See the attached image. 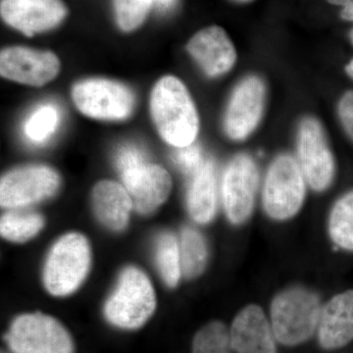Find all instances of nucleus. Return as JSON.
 Listing matches in <instances>:
<instances>
[{"label":"nucleus","instance_id":"f257e3e1","mask_svg":"<svg viewBox=\"0 0 353 353\" xmlns=\"http://www.w3.org/2000/svg\"><path fill=\"white\" fill-rule=\"evenodd\" d=\"M152 113L160 136L171 145L185 148L196 141L199 114L187 88L176 77H164L155 85Z\"/></svg>","mask_w":353,"mask_h":353},{"label":"nucleus","instance_id":"f03ea898","mask_svg":"<svg viewBox=\"0 0 353 353\" xmlns=\"http://www.w3.org/2000/svg\"><path fill=\"white\" fill-rule=\"evenodd\" d=\"M322 304L315 292L294 287L274 297L270 307L271 326L276 340L285 347H297L317 332Z\"/></svg>","mask_w":353,"mask_h":353},{"label":"nucleus","instance_id":"7ed1b4c3","mask_svg":"<svg viewBox=\"0 0 353 353\" xmlns=\"http://www.w3.org/2000/svg\"><path fill=\"white\" fill-rule=\"evenodd\" d=\"M157 306L150 281L139 269L129 267L121 275L119 285L105 304L106 319L122 329H138L152 315Z\"/></svg>","mask_w":353,"mask_h":353},{"label":"nucleus","instance_id":"20e7f679","mask_svg":"<svg viewBox=\"0 0 353 353\" xmlns=\"http://www.w3.org/2000/svg\"><path fill=\"white\" fill-rule=\"evenodd\" d=\"M90 264L87 239L80 234H66L51 248L44 268V285L53 296L71 294L82 284Z\"/></svg>","mask_w":353,"mask_h":353},{"label":"nucleus","instance_id":"39448f33","mask_svg":"<svg viewBox=\"0 0 353 353\" xmlns=\"http://www.w3.org/2000/svg\"><path fill=\"white\" fill-rule=\"evenodd\" d=\"M305 178L299 161L289 154L274 160L267 172L263 188L265 212L274 220L294 217L303 206Z\"/></svg>","mask_w":353,"mask_h":353},{"label":"nucleus","instance_id":"423d86ee","mask_svg":"<svg viewBox=\"0 0 353 353\" xmlns=\"http://www.w3.org/2000/svg\"><path fill=\"white\" fill-rule=\"evenodd\" d=\"M6 341L13 353H74V343L61 323L41 313L14 320Z\"/></svg>","mask_w":353,"mask_h":353},{"label":"nucleus","instance_id":"0eeeda50","mask_svg":"<svg viewBox=\"0 0 353 353\" xmlns=\"http://www.w3.org/2000/svg\"><path fill=\"white\" fill-rule=\"evenodd\" d=\"M72 94L81 112L95 119H125L134 106V95L129 88L104 79L77 83Z\"/></svg>","mask_w":353,"mask_h":353},{"label":"nucleus","instance_id":"6e6552de","mask_svg":"<svg viewBox=\"0 0 353 353\" xmlns=\"http://www.w3.org/2000/svg\"><path fill=\"white\" fill-rule=\"evenodd\" d=\"M299 164L308 185L315 192L328 189L334 176V160L319 121L308 117L299 126Z\"/></svg>","mask_w":353,"mask_h":353},{"label":"nucleus","instance_id":"1a4fd4ad","mask_svg":"<svg viewBox=\"0 0 353 353\" xmlns=\"http://www.w3.org/2000/svg\"><path fill=\"white\" fill-rule=\"evenodd\" d=\"M259 174L256 164L248 154H239L224 172L222 199L228 219L243 224L252 215Z\"/></svg>","mask_w":353,"mask_h":353},{"label":"nucleus","instance_id":"9d476101","mask_svg":"<svg viewBox=\"0 0 353 353\" xmlns=\"http://www.w3.org/2000/svg\"><path fill=\"white\" fill-rule=\"evenodd\" d=\"M60 178L48 166H27L9 172L0 183L2 208H27L57 192Z\"/></svg>","mask_w":353,"mask_h":353},{"label":"nucleus","instance_id":"9b49d317","mask_svg":"<svg viewBox=\"0 0 353 353\" xmlns=\"http://www.w3.org/2000/svg\"><path fill=\"white\" fill-rule=\"evenodd\" d=\"M265 85L259 77H248L234 88L226 117L225 131L229 138L243 141L256 127L263 114Z\"/></svg>","mask_w":353,"mask_h":353},{"label":"nucleus","instance_id":"f8f14e48","mask_svg":"<svg viewBox=\"0 0 353 353\" xmlns=\"http://www.w3.org/2000/svg\"><path fill=\"white\" fill-rule=\"evenodd\" d=\"M59 60L50 51L31 48H6L0 54V73L4 78L25 85H46L57 76Z\"/></svg>","mask_w":353,"mask_h":353},{"label":"nucleus","instance_id":"ddd939ff","mask_svg":"<svg viewBox=\"0 0 353 353\" xmlns=\"http://www.w3.org/2000/svg\"><path fill=\"white\" fill-rule=\"evenodd\" d=\"M0 10L7 24L26 36L55 27L67 12L61 0H1Z\"/></svg>","mask_w":353,"mask_h":353},{"label":"nucleus","instance_id":"4468645a","mask_svg":"<svg viewBox=\"0 0 353 353\" xmlns=\"http://www.w3.org/2000/svg\"><path fill=\"white\" fill-rule=\"evenodd\" d=\"M230 340L236 353H278L271 322L256 304L246 305L236 315Z\"/></svg>","mask_w":353,"mask_h":353},{"label":"nucleus","instance_id":"2eb2a0df","mask_svg":"<svg viewBox=\"0 0 353 353\" xmlns=\"http://www.w3.org/2000/svg\"><path fill=\"white\" fill-rule=\"evenodd\" d=\"M121 176L134 208L141 214L157 210L170 194L171 176L158 165L145 163Z\"/></svg>","mask_w":353,"mask_h":353},{"label":"nucleus","instance_id":"dca6fc26","mask_svg":"<svg viewBox=\"0 0 353 353\" xmlns=\"http://www.w3.org/2000/svg\"><path fill=\"white\" fill-rule=\"evenodd\" d=\"M190 54L209 77H217L233 68L236 51L227 32L218 26L196 32L187 46Z\"/></svg>","mask_w":353,"mask_h":353},{"label":"nucleus","instance_id":"f3484780","mask_svg":"<svg viewBox=\"0 0 353 353\" xmlns=\"http://www.w3.org/2000/svg\"><path fill=\"white\" fill-rule=\"evenodd\" d=\"M318 343L323 350H338L353 341V290L336 294L323 306Z\"/></svg>","mask_w":353,"mask_h":353},{"label":"nucleus","instance_id":"a211bd4d","mask_svg":"<svg viewBox=\"0 0 353 353\" xmlns=\"http://www.w3.org/2000/svg\"><path fill=\"white\" fill-rule=\"evenodd\" d=\"M92 204L99 221L114 231L127 226L134 204L126 188L111 181H102L92 192Z\"/></svg>","mask_w":353,"mask_h":353},{"label":"nucleus","instance_id":"6ab92c4d","mask_svg":"<svg viewBox=\"0 0 353 353\" xmlns=\"http://www.w3.org/2000/svg\"><path fill=\"white\" fill-rule=\"evenodd\" d=\"M192 176L188 192V209L192 219L199 224H206L214 218L216 211L214 164L208 160Z\"/></svg>","mask_w":353,"mask_h":353},{"label":"nucleus","instance_id":"aec40b11","mask_svg":"<svg viewBox=\"0 0 353 353\" xmlns=\"http://www.w3.org/2000/svg\"><path fill=\"white\" fill-rule=\"evenodd\" d=\"M181 268L185 277L192 279L201 275L208 263V245L203 236L196 230L183 228L180 243Z\"/></svg>","mask_w":353,"mask_h":353},{"label":"nucleus","instance_id":"412c9836","mask_svg":"<svg viewBox=\"0 0 353 353\" xmlns=\"http://www.w3.org/2000/svg\"><path fill=\"white\" fill-rule=\"evenodd\" d=\"M329 233L334 245L353 252V190L334 204L329 218Z\"/></svg>","mask_w":353,"mask_h":353},{"label":"nucleus","instance_id":"4be33fe9","mask_svg":"<svg viewBox=\"0 0 353 353\" xmlns=\"http://www.w3.org/2000/svg\"><path fill=\"white\" fill-rule=\"evenodd\" d=\"M157 263L160 275L169 287L178 285L181 277L180 245L170 232L160 234L157 243Z\"/></svg>","mask_w":353,"mask_h":353},{"label":"nucleus","instance_id":"5701e85b","mask_svg":"<svg viewBox=\"0 0 353 353\" xmlns=\"http://www.w3.org/2000/svg\"><path fill=\"white\" fill-rule=\"evenodd\" d=\"M43 224V218L37 213H6L0 221V232L6 240L23 243L36 236Z\"/></svg>","mask_w":353,"mask_h":353},{"label":"nucleus","instance_id":"b1692460","mask_svg":"<svg viewBox=\"0 0 353 353\" xmlns=\"http://www.w3.org/2000/svg\"><path fill=\"white\" fill-rule=\"evenodd\" d=\"M230 330L221 321H211L197 331L192 353H232Z\"/></svg>","mask_w":353,"mask_h":353},{"label":"nucleus","instance_id":"393cba45","mask_svg":"<svg viewBox=\"0 0 353 353\" xmlns=\"http://www.w3.org/2000/svg\"><path fill=\"white\" fill-rule=\"evenodd\" d=\"M59 119V111L55 106L51 104L41 106L26 122V137L32 143H43L55 131Z\"/></svg>","mask_w":353,"mask_h":353},{"label":"nucleus","instance_id":"a878e982","mask_svg":"<svg viewBox=\"0 0 353 353\" xmlns=\"http://www.w3.org/2000/svg\"><path fill=\"white\" fill-rule=\"evenodd\" d=\"M154 0H114L116 17L121 29L130 32L137 29L148 15Z\"/></svg>","mask_w":353,"mask_h":353},{"label":"nucleus","instance_id":"bb28decb","mask_svg":"<svg viewBox=\"0 0 353 353\" xmlns=\"http://www.w3.org/2000/svg\"><path fill=\"white\" fill-rule=\"evenodd\" d=\"M115 162L121 174L148 163L145 150L132 143L121 146L116 153Z\"/></svg>","mask_w":353,"mask_h":353},{"label":"nucleus","instance_id":"cd10ccee","mask_svg":"<svg viewBox=\"0 0 353 353\" xmlns=\"http://www.w3.org/2000/svg\"><path fill=\"white\" fill-rule=\"evenodd\" d=\"M174 160L185 173L194 175L204 164L201 148L196 145H190L179 148L174 153Z\"/></svg>","mask_w":353,"mask_h":353},{"label":"nucleus","instance_id":"c85d7f7f","mask_svg":"<svg viewBox=\"0 0 353 353\" xmlns=\"http://www.w3.org/2000/svg\"><path fill=\"white\" fill-rule=\"evenodd\" d=\"M339 116L343 129L353 141V92H345L339 102Z\"/></svg>","mask_w":353,"mask_h":353},{"label":"nucleus","instance_id":"c756f323","mask_svg":"<svg viewBox=\"0 0 353 353\" xmlns=\"http://www.w3.org/2000/svg\"><path fill=\"white\" fill-rule=\"evenodd\" d=\"M329 3L343 7L341 18L345 21L353 22V0H327Z\"/></svg>","mask_w":353,"mask_h":353},{"label":"nucleus","instance_id":"7c9ffc66","mask_svg":"<svg viewBox=\"0 0 353 353\" xmlns=\"http://www.w3.org/2000/svg\"><path fill=\"white\" fill-rule=\"evenodd\" d=\"M176 0H154L155 4L160 10H167L175 4Z\"/></svg>","mask_w":353,"mask_h":353},{"label":"nucleus","instance_id":"2f4dec72","mask_svg":"<svg viewBox=\"0 0 353 353\" xmlns=\"http://www.w3.org/2000/svg\"><path fill=\"white\" fill-rule=\"evenodd\" d=\"M345 72L353 80V59L350 60V63L345 66Z\"/></svg>","mask_w":353,"mask_h":353},{"label":"nucleus","instance_id":"473e14b6","mask_svg":"<svg viewBox=\"0 0 353 353\" xmlns=\"http://www.w3.org/2000/svg\"><path fill=\"white\" fill-rule=\"evenodd\" d=\"M236 2H240V3H248V2H252L253 0H234Z\"/></svg>","mask_w":353,"mask_h":353},{"label":"nucleus","instance_id":"72a5a7b5","mask_svg":"<svg viewBox=\"0 0 353 353\" xmlns=\"http://www.w3.org/2000/svg\"><path fill=\"white\" fill-rule=\"evenodd\" d=\"M350 41H352V43L353 44V28L352 29V31L350 32Z\"/></svg>","mask_w":353,"mask_h":353},{"label":"nucleus","instance_id":"f704fd0d","mask_svg":"<svg viewBox=\"0 0 353 353\" xmlns=\"http://www.w3.org/2000/svg\"><path fill=\"white\" fill-rule=\"evenodd\" d=\"M1 353H13L12 352H3V350H2Z\"/></svg>","mask_w":353,"mask_h":353}]
</instances>
